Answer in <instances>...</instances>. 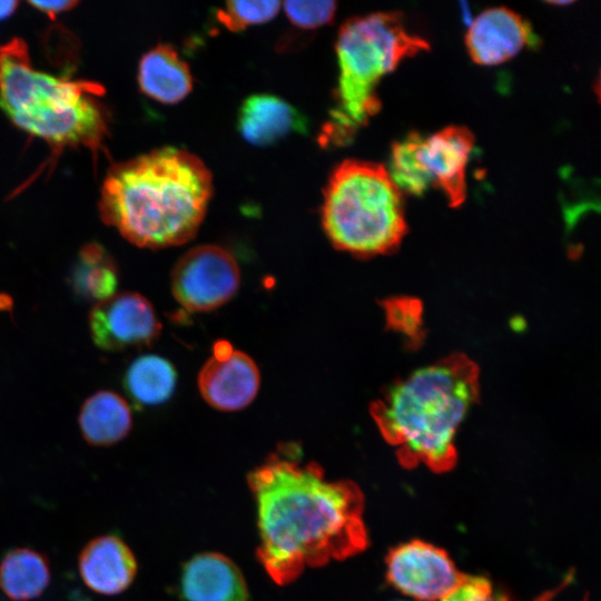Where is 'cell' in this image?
Returning <instances> with one entry per match:
<instances>
[{"label": "cell", "instance_id": "1", "mask_svg": "<svg viewBox=\"0 0 601 601\" xmlns=\"http://www.w3.org/2000/svg\"><path fill=\"white\" fill-rule=\"evenodd\" d=\"M257 511V558L277 584L306 568L366 549L364 496L352 481H333L296 445H282L248 475Z\"/></svg>", "mask_w": 601, "mask_h": 601}, {"label": "cell", "instance_id": "2", "mask_svg": "<svg viewBox=\"0 0 601 601\" xmlns=\"http://www.w3.org/2000/svg\"><path fill=\"white\" fill-rule=\"evenodd\" d=\"M211 191V175L198 157L162 147L109 169L99 211L128 242L159 249L196 235Z\"/></svg>", "mask_w": 601, "mask_h": 601}, {"label": "cell", "instance_id": "3", "mask_svg": "<svg viewBox=\"0 0 601 601\" xmlns=\"http://www.w3.org/2000/svg\"><path fill=\"white\" fill-rule=\"evenodd\" d=\"M477 394L476 365L452 355L394 383L371 414L405 467L446 472L456 463V433Z\"/></svg>", "mask_w": 601, "mask_h": 601}, {"label": "cell", "instance_id": "4", "mask_svg": "<svg viewBox=\"0 0 601 601\" xmlns=\"http://www.w3.org/2000/svg\"><path fill=\"white\" fill-rule=\"evenodd\" d=\"M102 92L99 83L36 70L20 38L0 46V109L18 128L52 147L101 148L107 117L95 97Z\"/></svg>", "mask_w": 601, "mask_h": 601}, {"label": "cell", "instance_id": "5", "mask_svg": "<svg viewBox=\"0 0 601 601\" xmlns=\"http://www.w3.org/2000/svg\"><path fill=\"white\" fill-rule=\"evenodd\" d=\"M335 49L336 107L321 136L324 145L343 144L366 125L381 107L375 93L380 79L430 46L407 31L398 12H376L348 19L338 31Z\"/></svg>", "mask_w": 601, "mask_h": 601}, {"label": "cell", "instance_id": "6", "mask_svg": "<svg viewBox=\"0 0 601 601\" xmlns=\"http://www.w3.org/2000/svg\"><path fill=\"white\" fill-rule=\"evenodd\" d=\"M322 224L339 250L357 257L388 254L407 229L402 191L383 165L345 160L325 187Z\"/></svg>", "mask_w": 601, "mask_h": 601}, {"label": "cell", "instance_id": "7", "mask_svg": "<svg viewBox=\"0 0 601 601\" xmlns=\"http://www.w3.org/2000/svg\"><path fill=\"white\" fill-rule=\"evenodd\" d=\"M240 272L223 247L201 245L186 252L171 273V290L189 312H208L227 303L237 292Z\"/></svg>", "mask_w": 601, "mask_h": 601}, {"label": "cell", "instance_id": "8", "mask_svg": "<svg viewBox=\"0 0 601 601\" xmlns=\"http://www.w3.org/2000/svg\"><path fill=\"white\" fill-rule=\"evenodd\" d=\"M385 563L387 581L416 601H440L464 575L445 550L421 540L394 546Z\"/></svg>", "mask_w": 601, "mask_h": 601}, {"label": "cell", "instance_id": "9", "mask_svg": "<svg viewBox=\"0 0 601 601\" xmlns=\"http://www.w3.org/2000/svg\"><path fill=\"white\" fill-rule=\"evenodd\" d=\"M89 329L97 347L117 352L148 345L161 325L150 302L139 293H120L98 302L89 314Z\"/></svg>", "mask_w": 601, "mask_h": 601}, {"label": "cell", "instance_id": "10", "mask_svg": "<svg viewBox=\"0 0 601 601\" xmlns=\"http://www.w3.org/2000/svg\"><path fill=\"white\" fill-rule=\"evenodd\" d=\"M260 384L256 363L230 343L218 341L198 374L203 398L219 411H238L254 401Z\"/></svg>", "mask_w": 601, "mask_h": 601}, {"label": "cell", "instance_id": "11", "mask_svg": "<svg viewBox=\"0 0 601 601\" xmlns=\"http://www.w3.org/2000/svg\"><path fill=\"white\" fill-rule=\"evenodd\" d=\"M474 145L465 127L450 126L427 138L420 137L416 160L430 183L439 186L452 207L460 206L466 196L465 168Z\"/></svg>", "mask_w": 601, "mask_h": 601}, {"label": "cell", "instance_id": "12", "mask_svg": "<svg viewBox=\"0 0 601 601\" xmlns=\"http://www.w3.org/2000/svg\"><path fill=\"white\" fill-rule=\"evenodd\" d=\"M77 566L83 584L106 597L128 590L138 571L132 550L114 534L98 535L88 541L80 550Z\"/></svg>", "mask_w": 601, "mask_h": 601}, {"label": "cell", "instance_id": "13", "mask_svg": "<svg viewBox=\"0 0 601 601\" xmlns=\"http://www.w3.org/2000/svg\"><path fill=\"white\" fill-rule=\"evenodd\" d=\"M531 40V29L521 16L504 8H490L470 24L466 48L474 62L494 66L518 55Z\"/></svg>", "mask_w": 601, "mask_h": 601}, {"label": "cell", "instance_id": "14", "mask_svg": "<svg viewBox=\"0 0 601 601\" xmlns=\"http://www.w3.org/2000/svg\"><path fill=\"white\" fill-rule=\"evenodd\" d=\"M179 590L185 601H248L240 570L216 552L196 554L184 564Z\"/></svg>", "mask_w": 601, "mask_h": 601}, {"label": "cell", "instance_id": "15", "mask_svg": "<svg viewBox=\"0 0 601 601\" xmlns=\"http://www.w3.org/2000/svg\"><path fill=\"white\" fill-rule=\"evenodd\" d=\"M238 130L256 146H268L292 132H305L306 119L284 99L268 93L248 97L238 112Z\"/></svg>", "mask_w": 601, "mask_h": 601}, {"label": "cell", "instance_id": "16", "mask_svg": "<svg viewBox=\"0 0 601 601\" xmlns=\"http://www.w3.org/2000/svg\"><path fill=\"white\" fill-rule=\"evenodd\" d=\"M138 85L147 97L173 105L190 92L193 77L188 66L173 47L158 45L141 57Z\"/></svg>", "mask_w": 601, "mask_h": 601}, {"label": "cell", "instance_id": "17", "mask_svg": "<svg viewBox=\"0 0 601 601\" xmlns=\"http://www.w3.org/2000/svg\"><path fill=\"white\" fill-rule=\"evenodd\" d=\"M78 424L88 444L111 446L129 434L132 415L128 403L119 394L99 391L81 405Z\"/></svg>", "mask_w": 601, "mask_h": 601}, {"label": "cell", "instance_id": "18", "mask_svg": "<svg viewBox=\"0 0 601 601\" xmlns=\"http://www.w3.org/2000/svg\"><path fill=\"white\" fill-rule=\"evenodd\" d=\"M51 581L48 559L37 550L20 546L0 560V591L10 601H33Z\"/></svg>", "mask_w": 601, "mask_h": 601}, {"label": "cell", "instance_id": "19", "mask_svg": "<svg viewBox=\"0 0 601 601\" xmlns=\"http://www.w3.org/2000/svg\"><path fill=\"white\" fill-rule=\"evenodd\" d=\"M176 380V371L167 359L148 354L136 358L129 365L124 382L135 402L158 405L171 396Z\"/></svg>", "mask_w": 601, "mask_h": 601}, {"label": "cell", "instance_id": "20", "mask_svg": "<svg viewBox=\"0 0 601 601\" xmlns=\"http://www.w3.org/2000/svg\"><path fill=\"white\" fill-rule=\"evenodd\" d=\"M72 279L78 294L97 303L112 296L118 284L114 260L96 243L81 249Z\"/></svg>", "mask_w": 601, "mask_h": 601}, {"label": "cell", "instance_id": "21", "mask_svg": "<svg viewBox=\"0 0 601 601\" xmlns=\"http://www.w3.org/2000/svg\"><path fill=\"white\" fill-rule=\"evenodd\" d=\"M418 134L408 135L403 141L395 142L392 149L391 178L396 186L413 195H421L431 184L422 171L416 157L415 148L420 139Z\"/></svg>", "mask_w": 601, "mask_h": 601}, {"label": "cell", "instance_id": "22", "mask_svg": "<svg viewBox=\"0 0 601 601\" xmlns=\"http://www.w3.org/2000/svg\"><path fill=\"white\" fill-rule=\"evenodd\" d=\"M280 7L279 1H228L217 12L218 20L229 30L239 31L246 27L266 22L274 18Z\"/></svg>", "mask_w": 601, "mask_h": 601}, {"label": "cell", "instance_id": "23", "mask_svg": "<svg viewBox=\"0 0 601 601\" xmlns=\"http://www.w3.org/2000/svg\"><path fill=\"white\" fill-rule=\"evenodd\" d=\"M284 11L289 21L300 29H316L329 23L336 11L334 1H286Z\"/></svg>", "mask_w": 601, "mask_h": 601}, {"label": "cell", "instance_id": "24", "mask_svg": "<svg viewBox=\"0 0 601 601\" xmlns=\"http://www.w3.org/2000/svg\"><path fill=\"white\" fill-rule=\"evenodd\" d=\"M387 324L395 331L415 336L422 325L420 303L408 298H393L384 303Z\"/></svg>", "mask_w": 601, "mask_h": 601}, {"label": "cell", "instance_id": "25", "mask_svg": "<svg viewBox=\"0 0 601 601\" xmlns=\"http://www.w3.org/2000/svg\"><path fill=\"white\" fill-rule=\"evenodd\" d=\"M440 601H511L508 597L495 592L491 582L484 577L463 575L459 584Z\"/></svg>", "mask_w": 601, "mask_h": 601}, {"label": "cell", "instance_id": "26", "mask_svg": "<svg viewBox=\"0 0 601 601\" xmlns=\"http://www.w3.org/2000/svg\"><path fill=\"white\" fill-rule=\"evenodd\" d=\"M30 6L37 10L46 13L51 19H55L56 16L73 9L78 1L72 0H57V1H29Z\"/></svg>", "mask_w": 601, "mask_h": 601}, {"label": "cell", "instance_id": "27", "mask_svg": "<svg viewBox=\"0 0 601 601\" xmlns=\"http://www.w3.org/2000/svg\"><path fill=\"white\" fill-rule=\"evenodd\" d=\"M572 577L569 574L564 578L562 583L554 588L553 590L546 591L542 594H540L536 599L533 601H552L555 594H558L561 590H563L571 581Z\"/></svg>", "mask_w": 601, "mask_h": 601}, {"label": "cell", "instance_id": "28", "mask_svg": "<svg viewBox=\"0 0 601 601\" xmlns=\"http://www.w3.org/2000/svg\"><path fill=\"white\" fill-rule=\"evenodd\" d=\"M17 7L18 1H0V20L9 18Z\"/></svg>", "mask_w": 601, "mask_h": 601}]
</instances>
